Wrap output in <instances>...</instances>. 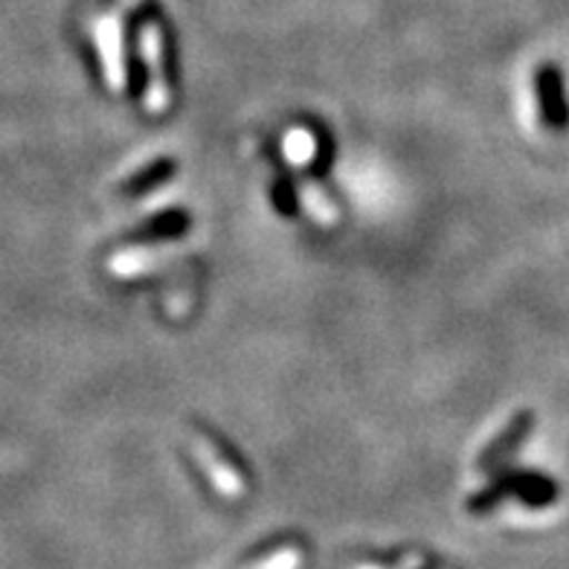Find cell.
Wrapping results in <instances>:
<instances>
[{
  "label": "cell",
  "instance_id": "6da1fadb",
  "mask_svg": "<svg viewBox=\"0 0 569 569\" xmlns=\"http://www.w3.org/2000/svg\"><path fill=\"white\" fill-rule=\"evenodd\" d=\"M140 56L142 64L149 68V88H146V99L142 106L146 111L160 117L172 108V84H169V76L163 68V30H160L158 21H146L140 27Z\"/></svg>",
  "mask_w": 569,
  "mask_h": 569
},
{
  "label": "cell",
  "instance_id": "7a4b0ae2",
  "mask_svg": "<svg viewBox=\"0 0 569 569\" xmlns=\"http://www.w3.org/2000/svg\"><path fill=\"white\" fill-rule=\"evenodd\" d=\"M128 3L120 0V9L97 16L90 21V32L97 41L99 59H102V70H106L108 88L120 93L126 88V61H122V16L128 12Z\"/></svg>",
  "mask_w": 569,
  "mask_h": 569
},
{
  "label": "cell",
  "instance_id": "3957f363",
  "mask_svg": "<svg viewBox=\"0 0 569 569\" xmlns=\"http://www.w3.org/2000/svg\"><path fill=\"white\" fill-rule=\"evenodd\" d=\"M189 445H192L189 450L196 453V459L201 462L207 477L216 482V488L221 491V495L230 497V500L244 495V480H241V473L236 471L224 457H221V450H218L210 439H203V436L196 433L192 439H189Z\"/></svg>",
  "mask_w": 569,
  "mask_h": 569
},
{
  "label": "cell",
  "instance_id": "277c9868",
  "mask_svg": "<svg viewBox=\"0 0 569 569\" xmlns=\"http://www.w3.org/2000/svg\"><path fill=\"white\" fill-rule=\"evenodd\" d=\"M166 259L163 248H154V244H137V248H126L120 253L111 256V273L113 277H140V273H149V270L158 268Z\"/></svg>",
  "mask_w": 569,
  "mask_h": 569
},
{
  "label": "cell",
  "instance_id": "5b68a950",
  "mask_svg": "<svg viewBox=\"0 0 569 569\" xmlns=\"http://www.w3.org/2000/svg\"><path fill=\"white\" fill-rule=\"evenodd\" d=\"M538 90H540V108H543V120L549 128H563L567 126V102H563V88L561 79L552 68H547L538 76Z\"/></svg>",
  "mask_w": 569,
  "mask_h": 569
},
{
  "label": "cell",
  "instance_id": "8992f818",
  "mask_svg": "<svg viewBox=\"0 0 569 569\" xmlns=\"http://www.w3.org/2000/svg\"><path fill=\"white\" fill-rule=\"evenodd\" d=\"M529 427H532V416L529 412H523V416H517L515 421H511L506 430H502V436L497 439V442H491V448L482 453L480 459V468H488V465H497L502 462V459H509L511 453L517 450V445L523 442L526 433H529Z\"/></svg>",
  "mask_w": 569,
  "mask_h": 569
},
{
  "label": "cell",
  "instance_id": "52a82bcc",
  "mask_svg": "<svg viewBox=\"0 0 569 569\" xmlns=\"http://www.w3.org/2000/svg\"><path fill=\"white\" fill-rule=\"evenodd\" d=\"M282 149H284V158L291 160L293 166H306L315 160L317 154V137L308 131V128H291L282 140Z\"/></svg>",
  "mask_w": 569,
  "mask_h": 569
},
{
  "label": "cell",
  "instance_id": "ba28073f",
  "mask_svg": "<svg viewBox=\"0 0 569 569\" xmlns=\"http://www.w3.org/2000/svg\"><path fill=\"white\" fill-rule=\"evenodd\" d=\"M300 198L302 203H306L308 210H311V216L320 221V224H338V207L331 201H326V196H322V189L317 187L315 180H302L300 183Z\"/></svg>",
  "mask_w": 569,
  "mask_h": 569
},
{
  "label": "cell",
  "instance_id": "9c48e42d",
  "mask_svg": "<svg viewBox=\"0 0 569 569\" xmlns=\"http://www.w3.org/2000/svg\"><path fill=\"white\" fill-rule=\"evenodd\" d=\"M172 169H174L172 160H158V163H151L149 169H142V172L134 174V178H128L126 183H122V192H126V196H140V192H149L151 187L163 183V180L172 174Z\"/></svg>",
  "mask_w": 569,
  "mask_h": 569
},
{
  "label": "cell",
  "instance_id": "30bf717a",
  "mask_svg": "<svg viewBox=\"0 0 569 569\" xmlns=\"http://www.w3.org/2000/svg\"><path fill=\"white\" fill-rule=\"evenodd\" d=\"M189 227V218L183 216V212H166V216L154 218V221H149V224H142L140 230H137V236H151V239H174V236H180V232H187Z\"/></svg>",
  "mask_w": 569,
  "mask_h": 569
}]
</instances>
